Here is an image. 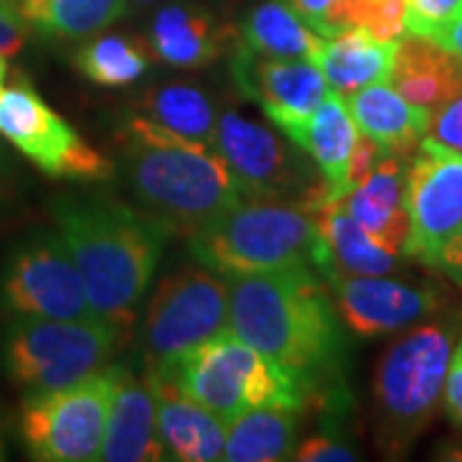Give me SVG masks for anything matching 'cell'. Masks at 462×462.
I'll list each match as a JSON object with an SVG mask.
<instances>
[{
	"mask_svg": "<svg viewBox=\"0 0 462 462\" xmlns=\"http://www.w3.org/2000/svg\"><path fill=\"white\" fill-rule=\"evenodd\" d=\"M327 282L337 298L342 321L357 337H383L411 329L442 306L437 288L391 281L383 275L334 273Z\"/></svg>",
	"mask_w": 462,
	"mask_h": 462,
	"instance_id": "obj_15",
	"label": "cell"
},
{
	"mask_svg": "<svg viewBox=\"0 0 462 462\" xmlns=\"http://www.w3.org/2000/svg\"><path fill=\"white\" fill-rule=\"evenodd\" d=\"M152 50L139 39L124 33H106L85 42L75 51L72 62L85 80L100 88H126L147 75L152 65Z\"/></svg>",
	"mask_w": 462,
	"mask_h": 462,
	"instance_id": "obj_28",
	"label": "cell"
},
{
	"mask_svg": "<svg viewBox=\"0 0 462 462\" xmlns=\"http://www.w3.org/2000/svg\"><path fill=\"white\" fill-rule=\"evenodd\" d=\"M121 342L126 339L103 319L14 316L0 337V363L16 388L33 396L67 388L103 370Z\"/></svg>",
	"mask_w": 462,
	"mask_h": 462,
	"instance_id": "obj_7",
	"label": "cell"
},
{
	"mask_svg": "<svg viewBox=\"0 0 462 462\" xmlns=\"http://www.w3.org/2000/svg\"><path fill=\"white\" fill-rule=\"evenodd\" d=\"M216 152L224 157L245 199H298L311 185L296 144L249 116L224 111L216 124Z\"/></svg>",
	"mask_w": 462,
	"mask_h": 462,
	"instance_id": "obj_13",
	"label": "cell"
},
{
	"mask_svg": "<svg viewBox=\"0 0 462 462\" xmlns=\"http://www.w3.org/2000/svg\"><path fill=\"white\" fill-rule=\"evenodd\" d=\"M124 178L139 211L167 234L190 236L245 196L224 157L142 114L118 129Z\"/></svg>",
	"mask_w": 462,
	"mask_h": 462,
	"instance_id": "obj_3",
	"label": "cell"
},
{
	"mask_svg": "<svg viewBox=\"0 0 462 462\" xmlns=\"http://www.w3.org/2000/svg\"><path fill=\"white\" fill-rule=\"evenodd\" d=\"M349 216L363 226L380 247L406 254L409 211H406V160L385 154L360 185L342 196Z\"/></svg>",
	"mask_w": 462,
	"mask_h": 462,
	"instance_id": "obj_17",
	"label": "cell"
},
{
	"mask_svg": "<svg viewBox=\"0 0 462 462\" xmlns=\"http://www.w3.org/2000/svg\"><path fill=\"white\" fill-rule=\"evenodd\" d=\"M14 3H16V5H18V3H21V0H14Z\"/></svg>",
	"mask_w": 462,
	"mask_h": 462,
	"instance_id": "obj_42",
	"label": "cell"
},
{
	"mask_svg": "<svg viewBox=\"0 0 462 462\" xmlns=\"http://www.w3.org/2000/svg\"><path fill=\"white\" fill-rule=\"evenodd\" d=\"M409 242L406 257L439 267L462 231V152L431 139L419 142L406 165Z\"/></svg>",
	"mask_w": 462,
	"mask_h": 462,
	"instance_id": "obj_12",
	"label": "cell"
},
{
	"mask_svg": "<svg viewBox=\"0 0 462 462\" xmlns=\"http://www.w3.org/2000/svg\"><path fill=\"white\" fill-rule=\"evenodd\" d=\"M293 5L298 16L303 18L316 33L329 36V26H327V16L329 11L339 3V0H288Z\"/></svg>",
	"mask_w": 462,
	"mask_h": 462,
	"instance_id": "obj_35",
	"label": "cell"
},
{
	"mask_svg": "<svg viewBox=\"0 0 462 462\" xmlns=\"http://www.w3.org/2000/svg\"><path fill=\"white\" fill-rule=\"evenodd\" d=\"M231 78L242 96L263 106L264 116L282 134L306 121L329 90L324 72L311 60L263 57L245 50L236 39L231 51Z\"/></svg>",
	"mask_w": 462,
	"mask_h": 462,
	"instance_id": "obj_14",
	"label": "cell"
},
{
	"mask_svg": "<svg viewBox=\"0 0 462 462\" xmlns=\"http://www.w3.org/2000/svg\"><path fill=\"white\" fill-rule=\"evenodd\" d=\"M0 460H3V447H0Z\"/></svg>",
	"mask_w": 462,
	"mask_h": 462,
	"instance_id": "obj_41",
	"label": "cell"
},
{
	"mask_svg": "<svg viewBox=\"0 0 462 462\" xmlns=\"http://www.w3.org/2000/svg\"><path fill=\"white\" fill-rule=\"evenodd\" d=\"M157 393V427L167 457L180 462L224 460L226 424L178 385L147 370Z\"/></svg>",
	"mask_w": 462,
	"mask_h": 462,
	"instance_id": "obj_18",
	"label": "cell"
},
{
	"mask_svg": "<svg viewBox=\"0 0 462 462\" xmlns=\"http://www.w3.org/2000/svg\"><path fill=\"white\" fill-rule=\"evenodd\" d=\"M26 21L21 16L14 0H0V54L14 57L23 50L26 42Z\"/></svg>",
	"mask_w": 462,
	"mask_h": 462,
	"instance_id": "obj_33",
	"label": "cell"
},
{
	"mask_svg": "<svg viewBox=\"0 0 462 462\" xmlns=\"http://www.w3.org/2000/svg\"><path fill=\"white\" fill-rule=\"evenodd\" d=\"M136 3H142V5H149V3H160V0H136Z\"/></svg>",
	"mask_w": 462,
	"mask_h": 462,
	"instance_id": "obj_40",
	"label": "cell"
},
{
	"mask_svg": "<svg viewBox=\"0 0 462 462\" xmlns=\"http://www.w3.org/2000/svg\"><path fill=\"white\" fill-rule=\"evenodd\" d=\"M149 370L178 385L185 396L199 401L224 424L263 406H291L303 411L309 403L306 388L293 373L252 349L229 329Z\"/></svg>",
	"mask_w": 462,
	"mask_h": 462,
	"instance_id": "obj_5",
	"label": "cell"
},
{
	"mask_svg": "<svg viewBox=\"0 0 462 462\" xmlns=\"http://www.w3.org/2000/svg\"><path fill=\"white\" fill-rule=\"evenodd\" d=\"M396 50L398 42H385L352 26L324 36L316 65L324 72L327 83L346 96L365 85L391 80Z\"/></svg>",
	"mask_w": 462,
	"mask_h": 462,
	"instance_id": "obj_23",
	"label": "cell"
},
{
	"mask_svg": "<svg viewBox=\"0 0 462 462\" xmlns=\"http://www.w3.org/2000/svg\"><path fill=\"white\" fill-rule=\"evenodd\" d=\"M439 270L447 273V278H452L462 288V231L452 239V245L445 249Z\"/></svg>",
	"mask_w": 462,
	"mask_h": 462,
	"instance_id": "obj_36",
	"label": "cell"
},
{
	"mask_svg": "<svg viewBox=\"0 0 462 462\" xmlns=\"http://www.w3.org/2000/svg\"><path fill=\"white\" fill-rule=\"evenodd\" d=\"M460 8L462 0H409L406 33L434 42Z\"/></svg>",
	"mask_w": 462,
	"mask_h": 462,
	"instance_id": "obj_30",
	"label": "cell"
},
{
	"mask_svg": "<svg viewBox=\"0 0 462 462\" xmlns=\"http://www.w3.org/2000/svg\"><path fill=\"white\" fill-rule=\"evenodd\" d=\"M409 0H339L327 16L331 33L342 29H365L378 39L398 42L406 33Z\"/></svg>",
	"mask_w": 462,
	"mask_h": 462,
	"instance_id": "obj_29",
	"label": "cell"
},
{
	"mask_svg": "<svg viewBox=\"0 0 462 462\" xmlns=\"http://www.w3.org/2000/svg\"><path fill=\"white\" fill-rule=\"evenodd\" d=\"M139 111L170 132L214 147L216 124H218L214 106L208 96L193 85L170 83L162 88H149L139 98Z\"/></svg>",
	"mask_w": 462,
	"mask_h": 462,
	"instance_id": "obj_27",
	"label": "cell"
},
{
	"mask_svg": "<svg viewBox=\"0 0 462 462\" xmlns=\"http://www.w3.org/2000/svg\"><path fill=\"white\" fill-rule=\"evenodd\" d=\"M0 303L11 316L62 321L100 319L88 300L80 270L62 239L50 231L33 234L8 254L0 273Z\"/></svg>",
	"mask_w": 462,
	"mask_h": 462,
	"instance_id": "obj_11",
	"label": "cell"
},
{
	"mask_svg": "<svg viewBox=\"0 0 462 462\" xmlns=\"http://www.w3.org/2000/svg\"><path fill=\"white\" fill-rule=\"evenodd\" d=\"M452 360V327L416 324L380 357L373 375L375 442L388 457H401L439 411Z\"/></svg>",
	"mask_w": 462,
	"mask_h": 462,
	"instance_id": "obj_6",
	"label": "cell"
},
{
	"mask_svg": "<svg viewBox=\"0 0 462 462\" xmlns=\"http://www.w3.org/2000/svg\"><path fill=\"white\" fill-rule=\"evenodd\" d=\"M5 75H8V65H5V57L0 54V90H3V83H5Z\"/></svg>",
	"mask_w": 462,
	"mask_h": 462,
	"instance_id": "obj_39",
	"label": "cell"
},
{
	"mask_svg": "<svg viewBox=\"0 0 462 462\" xmlns=\"http://www.w3.org/2000/svg\"><path fill=\"white\" fill-rule=\"evenodd\" d=\"M11 160H8V152L0 144V208L3 203L8 200V185H11Z\"/></svg>",
	"mask_w": 462,
	"mask_h": 462,
	"instance_id": "obj_38",
	"label": "cell"
},
{
	"mask_svg": "<svg viewBox=\"0 0 462 462\" xmlns=\"http://www.w3.org/2000/svg\"><path fill=\"white\" fill-rule=\"evenodd\" d=\"M226 47H234V33L199 5H165L154 14L149 26L152 54L178 69L211 65Z\"/></svg>",
	"mask_w": 462,
	"mask_h": 462,
	"instance_id": "obj_20",
	"label": "cell"
},
{
	"mask_svg": "<svg viewBox=\"0 0 462 462\" xmlns=\"http://www.w3.org/2000/svg\"><path fill=\"white\" fill-rule=\"evenodd\" d=\"M430 136L462 152V93L445 106H439V111L431 116Z\"/></svg>",
	"mask_w": 462,
	"mask_h": 462,
	"instance_id": "obj_32",
	"label": "cell"
},
{
	"mask_svg": "<svg viewBox=\"0 0 462 462\" xmlns=\"http://www.w3.org/2000/svg\"><path fill=\"white\" fill-rule=\"evenodd\" d=\"M229 329V285L211 267H180L157 282L144 314L149 367Z\"/></svg>",
	"mask_w": 462,
	"mask_h": 462,
	"instance_id": "obj_9",
	"label": "cell"
},
{
	"mask_svg": "<svg viewBox=\"0 0 462 462\" xmlns=\"http://www.w3.org/2000/svg\"><path fill=\"white\" fill-rule=\"evenodd\" d=\"M0 136L50 178L106 180L114 175V162L51 111L29 80L0 90Z\"/></svg>",
	"mask_w": 462,
	"mask_h": 462,
	"instance_id": "obj_10",
	"label": "cell"
},
{
	"mask_svg": "<svg viewBox=\"0 0 462 462\" xmlns=\"http://www.w3.org/2000/svg\"><path fill=\"white\" fill-rule=\"evenodd\" d=\"M18 11L33 32L75 42L114 26L126 0H21Z\"/></svg>",
	"mask_w": 462,
	"mask_h": 462,
	"instance_id": "obj_26",
	"label": "cell"
},
{
	"mask_svg": "<svg viewBox=\"0 0 462 462\" xmlns=\"http://www.w3.org/2000/svg\"><path fill=\"white\" fill-rule=\"evenodd\" d=\"M165 457V445L157 427L154 385L147 373L142 378H134L124 367L106 421L100 460L157 462Z\"/></svg>",
	"mask_w": 462,
	"mask_h": 462,
	"instance_id": "obj_16",
	"label": "cell"
},
{
	"mask_svg": "<svg viewBox=\"0 0 462 462\" xmlns=\"http://www.w3.org/2000/svg\"><path fill=\"white\" fill-rule=\"evenodd\" d=\"M236 42L263 57L311 60L316 65L324 36L298 16L288 0H264L249 11Z\"/></svg>",
	"mask_w": 462,
	"mask_h": 462,
	"instance_id": "obj_24",
	"label": "cell"
},
{
	"mask_svg": "<svg viewBox=\"0 0 462 462\" xmlns=\"http://www.w3.org/2000/svg\"><path fill=\"white\" fill-rule=\"evenodd\" d=\"M50 214L57 236L83 275L93 311L129 339L167 231L111 196H60L50 203Z\"/></svg>",
	"mask_w": 462,
	"mask_h": 462,
	"instance_id": "obj_2",
	"label": "cell"
},
{
	"mask_svg": "<svg viewBox=\"0 0 462 462\" xmlns=\"http://www.w3.org/2000/svg\"><path fill=\"white\" fill-rule=\"evenodd\" d=\"M121 370V365H106L67 388L33 393L21 403V439L33 460H100Z\"/></svg>",
	"mask_w": 462,
	"mask_h": 462,
	"instance_id": "obj_8",
	"label": "cell"
},
{
	"mask_svg": "<svg viewBox=\"0 0 462 462\" xmlns=\"http://www.w3.org/2000/svg\"><path fill=\"white\" fill-rule=\"evenodd\" d=\"M391 83L406 100L424 108H439L462 93V60L431 39H398Z\"/></svg>",
	"mask_w": 462,
	"mask_h": 462,
	"instance_id": "obj_22",
	"label": "cell"
},
{
	"mask_svg": "<svg viewBox=\"0 0 462 462\" xmlns=\"http://www.w3.org/2000/svg\"><path fill=\"white\" fill-rule=\"evenodd\" d=\"M293 460L300 462H352L357 460V455L352 452V447L339 442L331 434H316L309 437L303 445H296L293 449Z\"/></svg>",
	"mask_w": 462,
	"mask_h": 462,
	"instance_id": "obj_31",
	"label": "cell"
},
{
	"mask_svg": "<svg viewBox=\"0 0 462 462\" xmlns=\"http://www.w3.org/2000/svg\"><path fill=\"white\" fill-rule=\"evenodd\" d=\"M200 264L221 275H247L285 267H314L319 226L303 199H245L188 236Z\"/></svg>",
	"mask_w": 462,
	"mask_h": 462,
	"instance_id": "obj_4",
	"label": "cell"
},
{
	"mask_svg": "<svg viewBox=\"0 0 462 462\" xmlns=\"http://www.w3.org/2000/svg\"><path fill=\"white\" fill-rule=\"evenodd\" d=\"M439 47H445L447 51H452L457 60H462V8L455 14V18L447 23L445 29L439 32V36L434 39Z\"/></svg>",
	"mask_w": 462,
	"mask_h": 462,
	"instance_id": "obj_37",
	"label": "cell"
},
{
	"mask_svg": "<svg viewBox=\"0 0 462 462\" xmlns=\"http://www.w3.org/2000/svg\"><path fill=\"white\" fill-rule=\"evenodd\" d=\"M229 331L293 373L309 403L339 409L345 396V334L329 288L314 267L226 275Z\"/></svg>",
	"mask_w": 462,
	"mask_h": 462,
	"instance_id": "obj_1",
	"label": "cell"
},
{
	"mask_svg": "<svg viewBox=\"0 0 462 462\" xmlns=\"http://www.w3.org/2000/svg\"><path fill=\"white\" fill-rule=\"evenodd\" d=\"M447 416L452 419V424L462 427V339L457 349H452V360L445 378V393H442Z\"/></svg>",
	"mask_w": 462,
	"mask_h": 462,
	"instance_id": "obj_34",
	"label": "cell"
},
{
	"mask_svg": "<svg viewBox=\"0 0 462 462\" xmlns=\"http://www.w3.org/2000/svg\"><path fill=\"white\" fill-rule=\"evenodd\" d=\"M345 100L360 134L378 142L388 154L409 160L430 134L434 111L406 100L388 80L352 90Z\"/></svg>",
	"mask_w": 462,
	"mask_h": 462,
	"instance_id": "obj_19",
	"label": "cell"
},
{
	"mask_svg": "<svg viewBox=\"0 0 462 462\" xmlns=\"http://www.w3.org/2000/svg\"><path fill=\"white\" fill-rule=\"evenodd\" d=\"M357 136L360 129L349 114L345 93L334 88L327 90V96L306 121H300L293 132L285 134V139H291L314 160L334 199H342L346 193V167Z\"/></svg>",
	"mask_w": 462,
	"mask_h": 462,
	"instance_id": "obj_21",
	"label": "cell"
},
{
	"mask_svg": "<svg viewBox=\"0 0 462 462\" xmlns=\"http://www.w3.org/2000/svg\"><path fill=\"white\" fill-rule=\"evenodd\" d=\"M298 413L291 406H263L231 419L226 424L224 460L275 462L293 457Z\"/></svg>",
	"mask_w": 462,
	"mask_h": 462,
	"instance_id": "obj_25",
	"label": "cell"
}]
</instances>
